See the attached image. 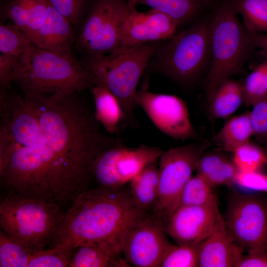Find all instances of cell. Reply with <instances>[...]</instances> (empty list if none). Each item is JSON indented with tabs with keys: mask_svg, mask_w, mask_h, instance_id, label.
Instances as JSON below:
<instances>
[{
	"mask_svg": "<svg viewBox=\"0 0 267 267\" xmlns=\"http://www.w3.org/2000/svg\"><path fill=\"white\" fill-rule=\"evenodd\" d=\"M75 250L53 246L35 252L28 267H68Z\"/></svg>",
	"mask_w": 267,
	"mask_h": 267,
	"instance_id": "d6a6232c",
	"label": "cell"
},
{
	"mask_svg": "<svg viewBox=\"0 0 267 267\" xmlns=\"http://www.w3.org/2000/svg\"><path fill=\"white\" fill-rule=\"evenodd\" d=\"M26 0L28 11V21L25 33L31 40L45 20L49 2L48 0Z\"/></svg>",
	"mask_w": 267,
	"mask_h": 267,
	"instance_id": "e575fe53",
	"label": "cell"
},
{
	"mask_svg": "<svg viewBox=\"0 0 267 267\" xmlns=\"http://www.w3.org/2000/svg\"><path fill=\"white\" fill-rule=\"evenodd\" d=\"M56 11L67 18L72 25H77L81 15L83 0H48Z\"/></svg>",
	"mask_w": 267,
	"mask_h": 267,
	"instance_id": "74e56055",
	"label": "cell"
},
{
	"mask_svg": "<svg viewBox=\"0 0 267 267\" xmlns=\"http://www.w3.org/2000/svg\"><path fill=\"white\" fill-rule=\"evenodd\" d=\"M90 89L94 101L96 119L108 134H115L121 122L125 120L121 103L112 92L101 85H94Z\"/></svg>",
	"mask_w": 267,
	"mask_h": 267,
	"instance_id": "44dd1931",
	"label": "cell"
},
{
	"mask_svg": "<svg viewBox=\"0 0 267 267\" xmlns=\"http://www.w3.org/2000/svg\"><path fill=\"white\" fill-rule=\"evenodd\" d=\"M247 34L248 41L251 47L261 49L267 55V33L247 32Z\"/></svg>",
	"mask_w": 267,
	"mask_h": 267,
	"instance_id": "60d3db41",
	"label": "cell"
},
{
	"mask_svg": "<svg viewBox=\"0 0 267 267\" xmlns=\"http://www.w3.org/2000/svg\"><path fill=\"white\" fill-rule=\"evenodd\" d=\"M229 234L243 254L267 252V199L260 195L235 193L224 219Z\"/></svg>",
	"mask_w": 267,
	"mask_h": 267,
	"instance_id": "30bf717a",
	"label": "cell"
},
{
	"mask_svg": "<svg viewBox=\"0 0 267 267\" xmlns=\"http://www.w3.org/2000/svg\"><path fill=\"white\" fill-rule=\"evenodd\" d=\"M201 0H137L136 4L149 6L174 20L178 25L192 17L199 10Z\"/></svg>",
	"mask_w": 267,
	"mask_h": 267,
	"instance_id": "484cf974",
	"label": "cell"
},
{
	"mask_svg": "<svg viewBox=\"0 0 267 267\" xmlns=\"http://www.w3.org/2000/svg\"><path fill=\"white\" fill-rule=\"evenodd\" d=\"M213 187L200 175L192 176L185 184L177 207L201 206L217 199ZM176 208V209H177Z\"/></svg>",
	"mask_w": 267,
	"mask_h": 267,
	"instance_id": "4316f807",
	"label": "cell"
},
{
	"mask_svg": "<svg viewBox=\"0 0 267 267\" xmlns=\"http://www.w3.org/2000/svg\"><path fill=\"white\" fill-rule=\"evenodd\" d=\"M122 244L106 239L84 243L77 247L68 267H129L123 257Z\"/></svg>",
	"mask_w": 267,
	"mask_h": 267,
	"instance_id": "d6986e66",
	"label": "cell"
},
{
	"mask_svg": "<svg viewBox=\"0 0 267 267\" xmlns=\"http://www.w3.org/2000/svg\"><path fill=\"white\" fill-rule=\"evenodd\" d=\"M252 135L253 131L248 112L229 119L212 140L224 151L233 153L239 146L249 141Z\"/></svg>",
	"mask_w": 267,
	"mask_h": 267,
	"instance_id": "cb8c5ba5",
	"label": "cell"
},
{
	"mask_svg": "<svg viewBox=\"0 0 267 267\" xmlns=\"http://www.w3.org/2000/svg\"><path fill=\"white\" fill-rule=\"evenodd\" d=\"M164 222L152 213L131 227L122 242L123 256L136 267H160L168 241Z\"/></svg>",
	"mask_w": 267,
	"mask_h": 267,
	"instance_id": "5bb4252c",
	"label": "cell"
},
{
	"mask_svg": "<svg viewBox=\"0 0 267 267\" xmlns=\"http://www.w3.org/2000/svg\"><path fill=\"white\" fill-rule=\"evenodd\" d=\"M5 14L12 23L24 33L28 21V11L26 0H13L5 7Z\"/></svg>",
	"mask_w": 267,
	"mask_h": 267,
	"instance_id": "f35d334b",
	"label": "cell"
},
{
	"mask_svg": "<svg viewBox=\"0 0 267 267\" xmlns=\"http://www.w3.org/2000/svg\"><path fill=\"white\" fill-rule=\"evenodd\" d=\"M33 43L28 36L14 24L0 25V53L20 56Z\"/></svg>",
	"mask_w": 267,
	"mask_h": 267,
	"instance_id": "f1b7e54d",
	"label": "cell"
},
{
	"mask_svg": "<svg viewBox=\"0 0 267 267\" xmlns=\"http://www.w3.org/2000/svg\"><path fill=\"white\" fill-rule=\"evenodd\" d=\"M210 27V20L196 22L159 45L152 57L158 71L181 86L193 84L211 56Z\"/></svg>",
	"mask_w": 267,
	"mask_h": 267,
	"instance_id": "ba28073f",
	"label": "cell"
},
{
	"mask_svg": "<svg viewBox=\"0 0 267 267\" xmlns=\"http://www.w3.org/2000/svg\"><path fill=\"white\" fill-rule=\"evenodd\" d=\"M131 10L125 0L95 2L80 31L81 40L87 45L84 51L89 56H98L116 51L123 26Z\"/></svg>",
	"mask_w": 267,
	"mask_h": 267,
	"instance_id": "8fae6325",
	"label": "cell"
},
{
	"mask_svg": "<svg viewBox=\"0 0 267 267\" xmlns=\"http://www.w3.org/2000/svg\"><path fill=\"white\" fill-rule=\"evenodd\" d=\"M72 26L67 18L49 3L45 20L31 40L33 44L44 49L72 53V46L75 40Z\"/></svg>",
	"mask_w": 267,
	"mask_h": 267,
	"instance_id": "ac0fdd59",
	"label": "cell"
},
{
	"mask_svg": "<svg viewBox=\"0 0 267 267\" xmlns=\"http://www.w3.org/2000/svg\"><path fill=\"white\" fill-rule=\"evenodd\" d=\"M220 215L218 199L203 205L178 207L166 220L165 230L177 244L197 245L210 234Z\"/></svg>",
	"mask_w": 267,
	"mask_h": 267,
	"instance_id": "9a60e30c",
	"label": "cell"
},
{
	"mask_svg": "<svg viewBox=\"0 0 267 267\" xmlns=\"http://www.w3.org/2000/svg\"><path fill=\"white\" fill-rule=\"evenodd\" d=\"M20 56L0 54V87H10L15 82L20 64Z\"/></svg>",
	"mask_w": 267,
	"mask_h": 267,
	"instance_id": "d590c367",
	"label": "cell"
},
{
	"mask_svg": "<svg viewBox=\"0 0 267 267\" xmlns=\"http://www.w3.org/2000/svg\"><path fill=\"white\" fill-rule=\"evenodd\" d=\"M233 154V160L240 172L257 171L266 164L267 152L250 141L239 146Z\"/></svg>",
	"mask_w": 267,
	"mask_h": 267,
	"instance_id": "1f68e13d",
	"label": "cell"
},
{
	"mask_svg": "<svg viewBox=\"0 0 267 267\" xmlns=\"http://www.w3.org/2000/svg\"><path fill=\"white\" fill-rule=\"evenodd\" d=\"M0 130L32 149L43 173L45 200L72 203L83 191L69 175L46 141L37 119L24 97L11 95L0 104Z\"/></svg>",
	"mask_w": 267,
	"mask_h": 267,
	"instance_id": "3957f363",
	"label": "cell"
},
{
	"mask_svg": "<svg viewBox=\"0 0 267 267\" xmlns=\"http://www.w3.org/2000/svg\"><path fill=\"white\" fill-rule=\"evenodd\" d=\"M234 183L250 190L267 192V175L257 171L237 174Z\"/></svg>",
	"mask_w": 267,
	"mask_h": 267,
	"instance_id": "8d00e7d4",
	"label": "cell"
},
{
	"mask_svg": "<svg viewBox=\"0 0 267 267\" xmlns=\"http://www.w3.org/2000/svg\"><path fill=\"white\" fill-rule=\"evenodd\" d=\"M233 267H267V252L258 250L243 254Z\"/></svg>",
	"mask_w": 267,
	"mask_h": 267,
	"instance_id": "ab89813d",
	"label": "cell"
},
{
	"mask_svg": "<svg viewBox=\"0 0 267 267\" xmlns=\"http://www.w3.org/2000/svg\"><path fill=\"white\" fill-rule=\"evenodd\" d=\"M238 14L233 0H227L219 6L210 20L211 63L205 82L208 102L222 83L243 71L253 49Z\"/></svg>",
	"mask_w": 267,
	"mask_h": 267,
	"instance_id": "5b68a950",
	"label": "cell"
},
{
	"mask_svg": "<svg viewBox=\"0 0 267 267\" xmlns=\"http://www.w3.org/2000/svg\"><path fill=\"white\" fill-rule=\"evenodd\" d=\"M159 46V42H155L89 56L86 64L96 85L105 87L118 99L125 120L133 127L136 126L134 98L137 86Z\"/></svg>",
	"mask_w": 267,
	"mask_h": 267,
	"instance_id": "52a82bcc",
	"label": "cell"
},
{
	"mask_svg": "<svg viewBox=\"0 0 267 267\" xmlns=\"http://www.w3.org/2000/svg\"><path fill=\"white\" fill-rule=\"evenodd\" d=\"M198 246L170 243L163 254L160 267H198Z\"/></svg>",
	"mask_w": 267,
	"mask_h": 267,
	"instance_id": "f546056e",
	"label": "cell"
},
{
	"mask_svg": "<svg viewBox=\"0 0 267 267\" xmlns=\"http://www.w3.org/2000/svg\"><path fill=\"white\" fill-rule=\"evenodd\" d=\"M151 215L134 201L126 185H100L80 194L64 214L51 246L70 249L88 242L114 239L122 242L131 227Z\"/></svg>",
	"mask_w": 267,
	"mask_h": 267,
	"instance_id": "7a4b0ae2",
	"label": "cell"
},
{
	"mask_svg": "<svg viewBox=\"0 0 267 267\" xmlns=\"http://www.w3.org/2000/svg\"><path fill=\"white\" fill-rule=\"evenodd\" d=\"M163 152L158 147H129L120 140L96 158L92 169L93 178L98 185L122 187L147 165L157 161Z\"/></svg>",
	"mask_w": 267,
	"mask_h": 267,
	"instance_id": "7c38bea8",
	"label": "cell"
},
{
	"mask_svg": "<svg viewBox=\"0 0 267 267\" xmlns=\"http://www.w3.org/2000/svg\"><path fill=\"white\" fill-rule=\"evenodd\" d=\"M195 170L213 188L234 183L239 172L232 158L218 152H205L197 161Z\"/></svg>",
	"mask_w": 267,
	"mask_h": 267,
	"instance_id": "ffe728a7",
	"label": "cell"
},
{
	"mask_svg": "<svg viewBox=\"0 0 267 267\" xmlns=\"http://www.w3.org/2000/svg\"><path fill=\"white\" fill-rule=\"evenodd\" d=\"M178 26L174 20L154 9L146 12L132 10L123 26L116 50L170 39Z\"/></svg>",
	"mask_w": 267,
	"mask_h": 267,
	"instance_id": "2e32d148",
	"label": "cell"
},
{
	"mask_svg": "<svg viewBox=\"0 0 267 267\" xmlns=\"http://www.w3.org/2000/svg\"><path fill=\"white\" fill-rule=\"evenodd\" d=\"M47 144L83 191L97 156L120 139L103 133L94 113L76 92L26 94Z\"/></svg>",
	"mask_w": 267,
	"mask_h": 267,
	"instance_id": "6da1fadb",
	"label": "cell"
},
{
	"mask_svg": "<svg viewBox=\"0 0 267 267\" xmlns=\"http://www.w3.org/2000/svg\"><path fill=\"white\" fill-rule=\"evenodd\" d=\"M243 254L231 238L221 215L210 234L198 246V267H231Z\"/></svg>",
	"mask_w": 267,
	"mask_h": 267,
	"instance_id": "e0dca14e",
	"label": "cell"
},
{
	"mask_svg": "<svg viewBox=\"0 0 267 267\" xmlns=\"http://www.w3.org/2000/svg\"><path fill=\"white\" fill-rule=\"evenodd\" d=\"M208 102L210 113L214 118L228 117L244 102L243 83L231 78L225 80Z\"/></svg>",
	"mask_w": 267,
	"mask_h": 267,
	"instance_id": "7402d4cb",
	"label": "cell"
},
{
	"mask_svg": "<svg viewBox=\"0 0 267 267\" xmlns=\"http://www.w3.org/2000/svg\"><path fill=\"white\" fill-rule=\"evenodd\" d=\"M137 0H128V3L130 8L133 10L135 9V6L136 4Z\"/></svg>",
	"mask_w": 267,
	"mask_h": 267,
	"instance_id": "b9f144b4",
	"label": "cell"
},
{
	"mask_svg": "<svg viewBox=\"0 0 267 267\" xmlns=\"http://www.w3.org/2000/svg\"><path fill=\"white\" fill-rule=\"evenodd\" d=\"M243 89L244 102L247 106L267 95V58L248 75Z\"/></svg>",
	"mask_w": 267,
	"mask_h": 267,
	"instance_id": "4dcf8cb0",
	"label": "cell"
},
{
	"mask_svg": "<svg viewBox=\"0 0 267 267\" xmlns=\"http://www.w3.org/2000/svg\"><path fill=\"white\" fill-rule=\"evenodd\" d=\"M249 33H267V0H233Z\"/></svg>",
	"mask_w": 267,
	"mask_h": 267,
	"instance_id": "d4e9b609",
	"label": "cell"
},
{
	"mask_svg": "<svg viewBox=\"0 0 267 267\" xmlns=\"http://www.w3.org/2000/svg\"><path fill=\"white\" fill-rule=\"evenodd\" d=\"M249 112L253 135L262 142L267 141V95L256 101Z\"/></svg>",
	"mask_w": 267,
	"mask_h": 267,
	"instance_id": "836d02e7",
	"label": "cell"
},
{
	"mask_svg": "<svg viewBox=\"0 0 267 267\" xmlns=\"http://www.w3.org/2000/svg\"><path fill=\"white\" fill-rule=\"evenodd\" d=\"M61 206L6 193L0 202L1 230L32 253L45 249L64 217Z\"/></svg>",
	"mask_w": 267,
	"mask_h": 267,
	"instance_id": "8992f818",
	"label": "cell"
},
{
	"mask_svg": "<svg viewBox=\"0 0 267 267\" xmlns=\"http://www.w3.org/2000/svg\"><path fill=\"white\" fill-rule=\"evenodd\" d=\"M134 102L142 108L154 125L168 136L179 140L196 137L187 106L178 96L142 89L137 90Z\"/></svg>",
	"mask_w": 267,
	"mask_h": 267,
	"instance_id": "4fadbf2b",
	"label": "cell"
},
{
	"mask_svg": "<svg viewBox=\"0 0 267 267\" xmlns=\"http://www.w3.org/2000/svg\"><path fill=\"white\" fill-rule=\"evenodd\" d=\"M32 253L0 230V267H28Z\"/></svg>",
	"mask_w": 267,
	"mask_h": 267,
	"instance_id": "83f0119b",
	"label": "cell"
},
{
	"mask_svg": "<svg viewBox=\"0 0 267 267\" xmlns=\"http://www.w3.org/2000/svg\"><path fill=\"white\" fill-rule=\"evenodd\" d=\"M157 162L147 165L130 181V191L134 201L148 212L153 210L158 198L159 172Z\"/></svg>",
	"mask_w": 267,
	"mask_h": 267,
	"instance_id": "603a6c76",
	"label": "cell"
},
{
	"mask_svg": "<svg viewBox=\"0 0 267 267\" xmlns=\"http://www.w3.org/2000/svg\"><path fill=\"white\" fill-rule=\"evenodd\" d=\"M15 82L24 94L78 93L95 82L72 53L53 52L32 44L20 57Z\"/></svg>",
	"mask_w": 267,
	"mask_h": 267,
	"instance_id": "277c9868",
	"label": "cell"
},
{
	"mask_svg": "<svg viewBox=\"0 0 267 267\" xmlns=\"http://www.w3.org/2000/svg\"><path fill=\"white\" fill-rule=\"evenodd\" d=\"M214 0H201L202 1H203L206 3H210L211 1H213Z\"/></svg>",
	"mask_w": 267,
	"mask_h": 267,
	"instance_id": "7bdbcfd3",
	"label": "cell"
},
{
	"mask_svg": "<svg viewBox=\"0 0 267 267\" xmlns=\"http://www.w3.org/2000/svg\"><path fill=\"white\" fill-rule=\"evenodd\" d=\"M210 146L208 142L170 149L160 157L157 202L152 214L165 222L176 209L182 191L195 170L196 163Z\"/></svg>",
	"mask_w": 267,
	"mask_h": 267,
	"instance_id": "9c48e42d",
	"label": "cell"
}]
</instances>
